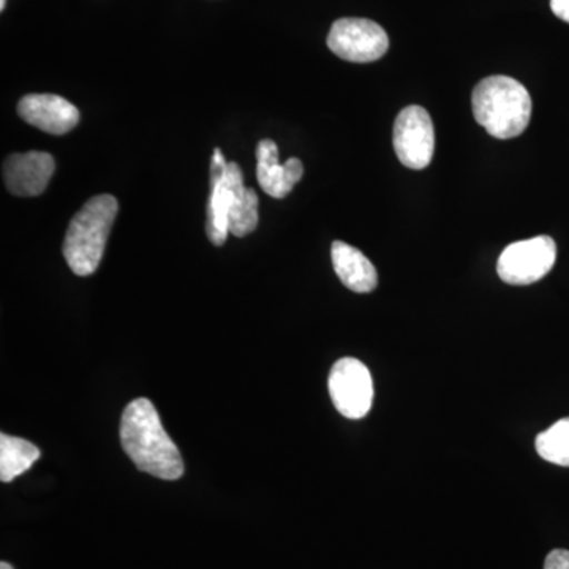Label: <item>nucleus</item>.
Returning a JSON list of instances; mask_svg holds the SVG:
<instances>
[{
	"label": "nucleus",
	"mask_w": 569,
	"mask_h": 569,
	"mask_svg": "<svg viewBox=\"0 0 569 569\" xmlns=\"http://www.w3.org/2000/svg\"><path fill=\"white\" fill-rule=\"evenodd\" d=\"M121 443L138 470L176 481L183 475L181 452L163 429L149 399H137L126 407L121 421Z\"/></svg>",
	"instance_id": "nucleus-1"
},
{
	"label": "nucleus",
	"mask_w": 569,
	"mask_h": 569,
	"mask_svg": "<svg viewBox=\"0 0 569 569\" xmlns=\"http://www.w3.org/2000/svg\"><path fill=\"white\" fill-rule=\"evenodd\" d=\"M471 104L479 126L498 140H511L529 127L531 97L515 78L497 74L479 81Z\"/></svg>",
	"instance_id": "nucleus-2"
},
{
	"label": "nucleus",
	"mask_w": 569,
	"mask_h": 569,
	"mask_svg": "<svg viewBox=\"0 0 569 569\" xmlns=\"http://www.w3.org/2000/svg\"><path fill=\"white\" fill-rule=\"evenodd\" d=\"M118 211L114 197L99 194L71 219L63 241V257L74 274L88 277L99 269Z\"/></svg>",
	"instance_id": "nucleus-3"
},
{
	"label": "nucleus",
	"mask_w": 569,
	"mask_h": 569,
	"mask_svg": "<svg viewBox=\"0 0 569 569\" xmlns=\"http://www.w3.org/2000/svg\"><path fill=\"white\" fill-rule=\"evenodd\" d=\"M557 260L556 241L537 236L508 246L498 258L497 272L508 284H531L552 271Z\"/></svg>",
	"instance_id": "nucleus-4"
},
{
	"label": "nucleus",
	"mask_w": 569,
	"mask_h": 569,
	"mask_svg": "<svg viewBox=\"0 0 569 569\" xmlns=\"http://www.w3.org/2000/svg\"><path fill=\"white\" fill-rule=\"evenodd\" d=\"M329 50L348 62H376L388 52V33L377 22L365 18H343L332 24Z\"/></svg>",
	"instance_id": "nucleus-5"
},
{
	"label": "nucleus",
	"mask_w": 569,
	"mask_h": 569,
	"mask_svg": "<svg viewBox=\"0 0 569 569\" xmlns=\"http://www.w3.org/2000/svg\"><path fill=\"white\" fill-rule=\"evenodd\" d=\"M329 396L342 417L361 419L373 402V381L359 359L343 358L332 366L328 380Z\"/></svg>",
	"instance_id": "nucleus-6"
},
{
	"label": "nucleus",
	"mask_w": 569,
	"mask_h": 569,
	"mask_svg": "<svg viewBox=\"0 0 569 569\" xmlns=\"http://www.w3.org/2000/svg\"><path fill=\"white\" fill-rule=\"evenodd\" d=\"M392 144L397 159L411 170L429 167L436 151V130L425 108L407 107L399 112L395 122Z\"/></svg>",
	"instance_id": "nucleus-7"
},
{
	"label": "nucleus",
	"mask_w": 569,
	"mask_h": 569,
	"mask_svg": "<svg viewBox=\"0 0 569 569\" xmlns=\"http://www.w3.org/2000/svg\"><path fill=\"white\" fill-rule=\"evenodd\" d=\"M244 181L241 167L238 163H227L222 151L216 149L211 160V197L208 201V222L206 233L213 246H223L230 234L231 201L236 186Z\"/></svg>",
	"instance_id": "nucleus-8"
},
{
	"label": "nucleus",
	"mask_w": 569,
	"mask_h": 569,
	"mask_svg": "<svg viewBox=\"0 0 569 569\" xmlns=\"http://www.w3.org/2000/svg\"><path fill=\"white\" fill-rule=\"evenodd\" d=\"M54 171V157L39 151L11 153L2 167L7 190L17 197H37L43 193Z\"/></svg>",
	"instance_id": "nucleus-9"
},
{
	"label": "nucleus",
	"mask_w": 569,
	"mask_h": 569,
	"mask_svg": "<svg viewBox=\"0 0 569 569\" xmlns=\"http://www.w3.org/2000/svg\"><path fill=\"white\" fill-rule=\"evenodd\" d=\"M18 114L29 126L50 134H66L80 122V111L69 100L51 93H31L18 103Z\"/></svg>",
	"instance_id": "nucleus-10"
},
{
	"label": "nucleus",
	"mask_w": 569,
	"mask_h": 569,
	"mask_svg": "<svg viewBox=\"0 0 569 569\" xmlns=\"http://www.w3.org/2000/svg\"><path fill=\"white\" fill-rule=\"evenodd\" d=\"M257 160L258 182L264 193L277 200L287 197L305 174V167L299 159H290L287 163L280 164L279 148L272 140L260 141Z\"/></svg>",
	"instance_id": "nucleus-11"
},
{
	"label": "nucleus",
	"mask_w": 569,
	"mask_h": 569,
	"mask_svg": "<svg viewBox=\"0 0 569 569\" xmlns=\"http://www.w3.org/2000/svg\"><path fill=\"white\" fill-rule=\"evenodd\" d=\"M332 266L340 282L355 293H370L376 290L378 274L376 266L370 263L361 250L342 241L332 242Z\"/></svg>",
	"instance_id": "nucleus-12"
},
{
	"label": "nucleus",
	"mask_w": 569,
	"mask_h": 569,
	"mask_svg": "<svg viewBox=\"0 0 569 569\" xmlns=\"http://www.w3.org/2000/svg\"><path fill=\"white\" fill-rule=\"evenodd\" d=\"M40 458V449L22 438L0 436V481L11 482Z\"/></svg>",
	"instance_id": "nucleus-13"
},
{
	"label": "nucleus",
	"mask_w": 569,
	"mask_h": 569,
	"mask_svg": "<svg viewBox=\"0 0 569 569\" xmlns=\"http://www.w3.org/2000/svg\"><path fill=\"white\" fill-rule=\"evenodd\" d=\"M258 219H260L258 217V194L253 189L246 187L244 181H241L236 186L233 201H231L230 219H228L230 234L236 238H244L258 227Z\"/></svg>",
	"instance_id": "nucleus-14"
},
{
	"label": "nucleus",
	"mask_w": 569,
	"mask_h": 569,
	"mask_svg": "<svg viewBox=\"0 0 569 569\" xmlns=\"http://www.w3.org/2000/svg\"><path fill=\"white\" fill-rule=\"evenodd\" d=\"M535 448L542 459L560 467H569V418L560 419L539 433Z\"/></svg>",
	"instance_id": "nucleus-15"
},
{
	"label": "nucleus",
	"mask_w": 569,
	"mask_h": 569,
	"mask_svg": "<svg viewBox=\"0 0 569 569\" xmlns=\"http://www.w3.org/2000/svg\"><path fill=\"white\" fill-rule=\"evenodd\" d=\"M545 569H569V550H552V552L546 557Z\"/></svg>",
	"instance_id": "nucleus-16"
},
{
	"label": "nucleus",
	"mask_w": 569,
	"mask_h": 569,
	"mask_svg": "<svg viewBox=\"0 0 569 569\" xmlns=\"http://www.w3.org/2000/svg\"><path fill=\"white\" fill-rule=\"evenodd\" d=\"M550 9L557 18L569 24V0H550Z\"/></svg>",
	"instance_id": "nucleus-17"
},
{
	"label": "nucleus",
	"mask_w": 569,
	"mask_h": 569,
	"mask_svg": "<svg viewBox=\"0 0 569 569\" xmlns=\"http://www.w3.org/2000/svg\"><path fill=\"white\" fill-rule=\"evenodd\" d=\"M0 569H14V568L11 567L10 563H7V561H2V563H0Z\"/></svg>",
	"instance_id": "nucleus-18"
},
{
	"label": "nucleus",
	"mask_w": 569,
	"mask_h": 569,
	"mask_svg": "<svg viewBox=\"0 0 569 569\" xmlns=\"http://www.w3.org/2000/svg\"><path fill=\"white\" fill-rule=\"evenodd\" d=\"M7 0H0V10H6Z\"/></svg>",
	"instance_id": "nucleus-19"
}]
</instances>
